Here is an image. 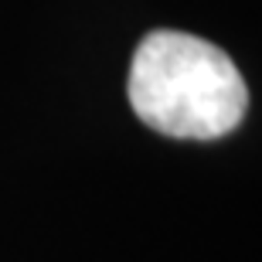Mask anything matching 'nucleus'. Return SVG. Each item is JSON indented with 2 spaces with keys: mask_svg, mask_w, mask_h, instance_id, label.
Here are the masks:
<instances>
[{
  "mask_svg": "<svg viewBox=\"0 0 262 262\" xmlns=\"http://www.w3.org/2000/svg\"><path fill=\"white\" fill-rule=\"evenodd\" d=\"M129 102L157 133L214 140L242 123L249 92L222 48L191 34L157 31L133 55Z\"/></svg>",
  "mask_w": 262,
  "mask_h": 262,
  "instance_id": "obj_1",
  "label": "nucleus"
}]
</instances>
